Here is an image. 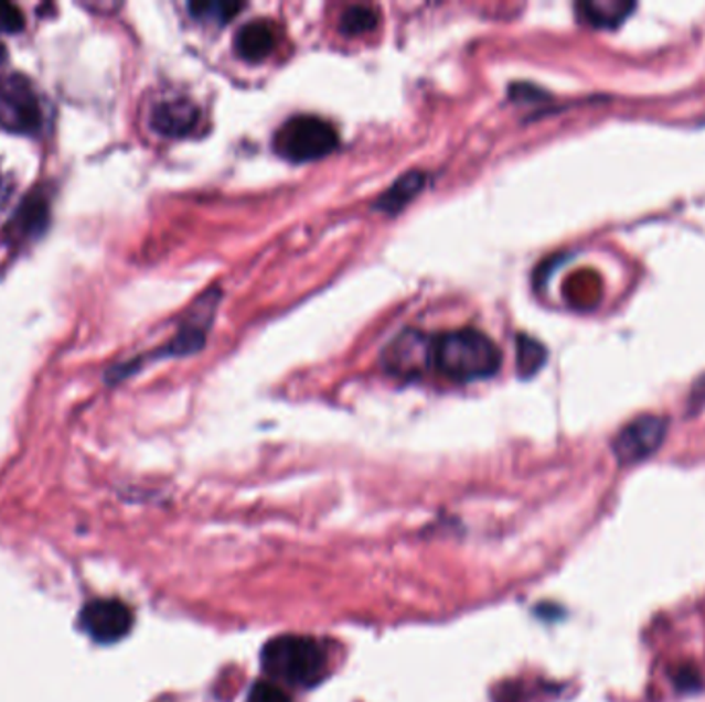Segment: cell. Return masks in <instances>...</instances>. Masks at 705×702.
Here are the masks:
<instances>
[{"label":"cell","instance_id":"cell-9","mask_svg":"<svg viewBox=\"0 0 705 702\" xmlns=\"http://www.w3.org/2000/svg\"><path fill=\"white\" fill-rule=\"evenodd\" d=\"M279 44V28L268 19L246 23L235 35V52L248 63H263Z\"/></svg>","mask_w":705,"mask_h":702},{"label":"cell","instance_id":"cell-2","mask_svg":"<svg viewBox=\"0 0 705 702\" xmlns=\"http://www.w3.org/2000/svg\"><path fill=\"white\" fill-rule=\"evenodd\" d=\"M260 661L268 676L293 687L318 684L329 666L322 645L303 635H281L268 640Z\"/></svg>","mask_w":705,"mask_h":702},{"label":"cell","instance_id":"cell-19","mask_svg":"<svg viewBox=\"0 0 705 702\" xmlns=\"http://www.w3.org/2000/svg\"><path fill=\"white\" fill-rule=\"evenodd\" d=\"M4 61H7V47L0 44V64L4 63Z\"/></svg>","mask_w":705,"mask_h":702},{"label":"cell","instance_id":"cell-16","mask_svg":"<svg viewBox=\"0 0 705 702\" xmlns=\"http://www.w3.org/2000/svg\"><path fill=\"white\" fill-rule=\"evenodd\" d=\"M25 28V17L21 13V9L11 4V2H2L0 0V33L13 35Z\"/></svg>","mask_w":705,"mask_h":702},{"label":"cell","instance_id":"cell-13","mask_svg":"<svg viewBox=\"0 0 705 702\" xmlns=\"http://www.w3.org/2000/svg\"><path fill=\"white\" fill-rule=\"evenodd\" d=\"M547 360V348L538 341H534L526 334H520L516 338L517 374L522 377H533L541 371V367Z\"/></svg>","mask_w":705,"mask_h":702},{"label":"cell","instance_id":"cell-7","mask_svg":"<svg viewBox=\"0 0 705 702\" xmlns=\"http://www.w3.org/2000/svg\"><path fill=\"white\" fill-rule=\"evenodd\" d=\"M201 122H203L201 108L184 97L163 99L151 111V128L157 134L170 137V139L190 137L192 132L201 128Z\"/></svg>","mask_w":705,"mask_h":702},{"label":"cell","instance_id":"cell-12","mask_svg":"<svg viewBox=\"0 0 705 702\" xmlns=\"http://www.w3.org/2000/svg\"><path fill=\"white\" fill-rule=\"evenodd\" d=\"M635 9L633 2L621 0H600V2H580L578 15L592 28H617Z\"/></svg>","mask_w":705,"mask_h":702},{"label":"cell","instance_id":"cell-10","mask_svg":"<svg viewBox=\"0 0 705 702\" xmlns=\"http://www.w3.org/2000/svg\"><path fill=\"white\" fill-rule=\"evenodd\" d=\"M425 184H427V175L424 172L405 173L403 177H398L394 184H392L376 203L377 210L386 213V215H396L400 213L405 206H407L415 196L421 194Z\"/></svg>","mask_w":705,"mask_h":702},{"label":"cell","instance_id":"cell-17","mask_svg":"<svg viewBox=\"0 0 705 702\" xmlns=\"http://www.w3.org/2000/svg\"><path fill=\"white\" fill-rule=\"evenodd\" d=\"M250 702H291V699L279 684L265 680L252 688Z\"/></svg>","mask_w":705,"mask_h":702},{"label":"cell","instance_id":"cell-1","mask_svg":"<svg viewBox=\"0 0 705 702\" xmlns=\"http://www.w3.org/2000/svg\"><path fill=\"white\" fill-rule=\"evenodd\" d=\"M431 365L452 381H477L500 371L502 355L481 330L460 328L434 338Z\"/></svg>","mask_w":705,"mask_h":702},{"label":"cell","instance_id":"cell-4","mask_svg":"<svg viewBox=\"0 0 705 702\" xmlns=\"http://www.w3.org/2000/svg\"><path fill=\"white\" fill-rule=\"evenodd\" d=\"M0 126L15 134H35L42 128V106L32 80L19 73L0 77Z\"/></svg>","mask_w":705,"mask_h":702},{"label":"cell","instance_id":"cell-5","mask_svg":"<svg viewBox=\"0 0 705 702\" xmlns=\"http://www.w3.org/2000/svg\"><path fill=\"white\" fill-rule=\"evenodd\" d=\"M669 433V421L659 414H642L617 433L612 439V452L621 464H638L652 453L659 452Z\"/></svg>","mask_w":705,"mask_h":702},{"label":"cell","instance_id":"cell-18","mask_svg":"<svg viewBox=\"0 0 705 702\" xmlns=\"http://www.w3.org/2000/svg\"><path fill=\"white\" fill-rule=\"evenodd\" d=\"M691 404L695 408L705 407V374L695 381L690 393Z\"/></svg>","mask_w":705,"mask_h":702},{"label":"cell","instance_id":"cell-8","mask_svg":"<svg viewBox=\"0 0 705 702\" xmlns=\"http://www.w3.org/2000/svg\"><path fill=\"white\" fill-rule=\"evenodd\" d=\"M434 338H427L417 330L403 332L386 350V367L392 374L417 375L431 365Z\"/></svg>","mask_w":705,"mask_h":702},{"label":"cell","instance_id":"cell-11","mask_svg":"<svg viewBox=\"0 0 705 702\" xmlns=\"http://www.w3.org/2000/svg\"><path fill=\"white\" fill-rule=\"evenodd\" d=\"M47 223H50V206H47L46 196L30 194L25 196V201L17 210L13 229L17 235L33 239L46 231Z\"/></svg>","mask_w":705,"mask_h":702},{"label":"cell","instance_id":"cell-3","mask_svg":"<svg viewBox=\"0 0 705 702\" xmlns=\"http://www.w3.org/2000/svg\"><path fill=\"white\" fill-rule=\"evenodd\" d=\"M339 147V132L329 120L310 114H299L279 126L273 137L277 155L291 163H308L330 155Z\"/></svg>","mask_w":705,"mask_h":702},{"label":"cell","instance_id":"cell-14","mask_svg":"<svg viewBox=\"0 0 705 702\" xmlns=\"http://www.w3.org/2000/svg\"><path fill=\"white\" fill-rule=\"evenodd\" d=\"M377 11L367 4H353L346 7L345 13L341 15L339 30L343 35H363V33L374 32L377 28Z\"/></svg>","mask_w":705,"mask_h":702},{"label":"cell","instance_id":"cell-15","mask_svg":"<svg viewBox=\"0 0 705 702\" xmlns=\"http://www.w3.org/2000/svg\"><path fill=\"white\" fill-rule=\"evenodd\" d=\"M246 4L239 2H192L190 13L196 19L213 21L217 25H225L234 19L239 11H244Z\"/></svg>","mask_w":705,"mask_h":702},{"label":"cell","instance_id":"cell-6","mask_svg":"<svg viewBox=\"0 0 705 702\" xmlns=\"http://www.w3.org/2000/svg\"><path fill=\"white\" fill-rule=\"evenodd\" d=\"M135 623L132 609L120 600H94L81 612L83 630L104 645L125 639Z\"/></svg>","mask_w":705,"mask_h":702}]
</instances>
